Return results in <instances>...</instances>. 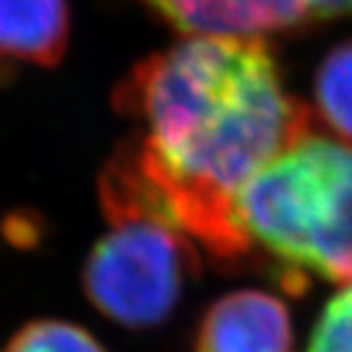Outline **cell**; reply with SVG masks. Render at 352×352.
Here are the masks:
<instances>
[{
    "label": "cell",
    "mask_w": 352,
    "mask_h": 352,
    "mask_svg": "<svg viewBox=\"0 0 352 352\" xmlns=\"http://www.w3.org/2000/svg\"><path fill=\"white\" fill-rule=\"evenodd\" d=\"M307 352H352V279L325 302Z\"/></svg>",
    "instance_id": "cell-9"
},
{
    "label": "cell",
    "mask_w": 352,
    "mask_h": 352,
    "mask_svg": "<svg viewBox=\"0 0 352 352\" xmlns=\"http://www.w3.org/2000/svg\"><path fill=\"white\" fill-rule=\"evenodd\" d=\"M352 0H311L309 7V28L318 23H329V21L350 16Z\"/></svg>",
    "instance_id": "cell-10"
},
{
    "label": "cell",
    "mask_w": 352,
    "mask_h": 352,
    "mask_svg": "<svg viewBox=\"0 0 352 352\" xmlns=\"http://www.w3.org/2000/svg\"><path fill=\"white\" fill-rule=\"evenodd\" d=\"M3 352H108L94 334L69 320L41 318L28 322L7 341Z\"/></svg>",
    "instance_id": "cell-8"
},
{
    "label": "cell",
    "mask_w": 352,
    "mask_h": 352,
    "mask_svg": "<svg viewBox=\"0 0 352 352\" xmlns=\"http://www.w3.org/2000/svg\"><path fill=\"white\" fill-rule=\"evenodd\" d=\"M135 133L98 179L105 220L146 217L224 270L252 263L236 199L311 129L265 37H186L138 62L112 91Z\"/></svg>",
    "instance_id": "cell-1"
},
{
    "label": "cell",
    "mask_w": 352,
    "mask_h": 352,
    "mask_svg": "<svg viewBox=\"0 0 352 352\" xmlns=\"http://www.w3.org/2000/svg\"><path fill=\"white\" fill-rule=\"evenodd\" d=\"M82 267V288L96 311L117 325H160L199 274V248L172 227L144 217L108 222Z\"/></svg>",
    "instance_id": "cell-3"
},
{
    "label": "cell",
    "mask_w": 352,
    "mask_h": 352,
    "mask_svg": "<svg viewBox=\"0 0 352 352\" xmlns=\"http://www.w3.org/2000/svg\"><path fill=\"white\" fill-rule=\"evenodd\" d=\"M192 352H293L288 307L256 288L227 293L197 322Z\"/></svg>",
    "instance_id": "cell-5"
},
{
    "label": "cell",
    "mask_w": 352,
    "mask_h": 352,
    "mask_svg": "<svg viewBox=\"0 0 352 352\" xmlns=\"http://www.w3.org/2000/svg\"><path fill=\"white\" fill-rule=\"evenodd\" d=\"M67 0H0V82L23 67L51 69L69 46Z\"/></svg>",
    "instance_id": "cell-6"
},
{
    "label": "cell",
    "mask_w": 352,
    "mask_h": 352,
    "mask_svg": "<svg viewBox=\"0 0 352 352\" xmlns=\"http://www.w3.org/2000/svg\"><path fill=\"white\" fill-rule=\"evenodd\" d=\"M314 115L327 135L352 146V39L336 44L316 69Z\"/></svg>",
    "instance_id": "cell-7"
},
{
    "label": "cell",
    "mask_w": 352,
    "mask_h": 352,
    "mask_svg": "<svg viewBox=\"0 0 352 352\" xmlns=\"http://www.w3.org/2000/svg\"><path fill=\"white\" fill-rule=\"evenodd\" d=\"M236 215L252 263L288 295L352 279V146L309 129L241 190Z\"/></svg>",
    "instance_id": "cell-2"
},
{
    "label": "cell",
    "mask_w": 352,
    "mask_h": 352,
    "mask_svg": "<svg viewBox=\"0 0 352 352\" xmlns=\"http://www.w3.org/2000/svg\"><path fill=\"white\" fill-rule=\"evenodd\" d=\"M183 37H265L309 28L311 0H138Z\"/></svg>",
    "instance_id": "cell-4"
}]
</instances>
